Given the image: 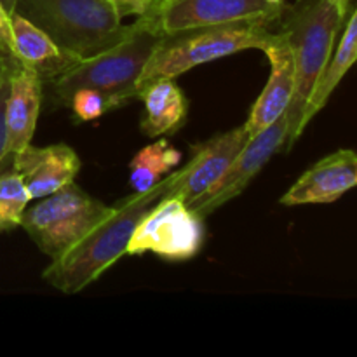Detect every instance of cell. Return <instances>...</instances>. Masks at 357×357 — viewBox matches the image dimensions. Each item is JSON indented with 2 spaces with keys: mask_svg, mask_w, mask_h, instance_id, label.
Here are the masks:
<instances>
[{
  "mask_svg": "<svg viewBox=\"0 0 357 357\" xmlns=\"http://www.w3.org/2000/svg\"><path fill=\"white\" fill-rule=\"evenodd\" d=\"M164 195L166 178L150 190L132 192L112 206L86 236L65 253L52 258L42 272L44 281L65 295H73L93 284L115 261L126 257L136 225Z\"/></svg>",
  "mask_w": 357,
  "mask_h": 357,
  "instance_id": "6da1fadb",
  "label": "cell"
},
{
  "mask_svg": "<svg viewBox=\"0 0 357 357\" xmlns=\"http://www.w3.org/2000/svg\"><path fill=\"white\" fill-rule=\"evenodd\" d=\"M344 23V17L328 0H296L291 6H284L275 21L295 59V93L286 112L288 132L282 146L286 152L303 135L302 117L307 101L333 54Z\"/></svg>",
  "mask_w": 357,
  "mask_h": 357,
  "instance_id": "7a4b0ae2",
  "label": "cell"
},
{
  "mask_svg": "<svg viewBox=\"0 0 357 357\" xmlns=\"http://www.w3.org/2000/svg\"><path fill=\"white\" fill-rule=\"evenodd\" d=\"M162 38L150 16H142L132 23V30L114 47L80 59L79 63L51 80V94L58 105H68L77 89L91 87L101 91L115 108L136 98L138 82L150 56Z\"/></svg>",
  "mask_w": 357,
  "mask_h": 357,
  "instance_id": "3957f363",
  "label": "cell"
},
{
  "mask_svg": "<svg viewBox=\"0 0 357 357\" xmlns=\"http://www.w3.org/2000/svg\"><path fill=\"white\" fill-rule=\"evenodd\" d=\"M14 13L37 24L63 51L79 59L114 47L132 30V24H122L110 0H17Z\"/></svg>",
  "mask_w": 357,
  "mask_h": 357,
  "instance_id": "277c9868",
  "label": "cell"
},
{
  "mask_svg": "<svg viewBox=\"0 0 357 357\" xmlns=\"http://www.w3.org/2000/svg\"><path fill=\"white\" fill-rule=\"evenodd\" d=\"M278 37L271 23L246 21V23L218 24L180 33L162 35L155 51L150 56L138 82L136 98L149 84L160 79H174L195 66L227 58L248 49L265 51Z\"/></svg>",
  "mask_w": 357,
  "mask_h": 357,
  "instance_id": "5b68a950",
  "label": "cell"
},
{
  "mask_svg": "<svg viewBox=\"0 0 357 357\" xmlns=\"http://www.w3.org/2000/svg\"><path fill=\"white\" fill-rule=\"evenodd\" d=\"M37 201V204L26 208L21 227L51 260L86 236L110 209V206L91 197L75 181Z\"/></svg>",
  "mask_w": 357,
  "mask_h": 357,
  "instance_id": "8992f818",
  "label": "cell"
},
{
  "mask_svg": "<svg viewBox=\"0 0 357 357\" xmlns=\"http://www.w3.org/2000/svg\"><path fill=\"white\" fill-rule=\"evenodd\" d=\"M204 218L176 195H164L139 220L126 257L153 253L169 261L197 257L204 246Z\"/></svg>",
  "mask_w": 357,
  "mask_h": 357,
  "instance_id": "52a82bcc",
  "label": "cell"
},
{
  "mask_svg": "<svg viewBox=\"0 0 357 357\" xmlns=\"http://www.w3.org/2000/svg\"><path fill=\"white\" fill-rule=\"evenodd\" d=\"M286 3L267 0H160L150 16L162 35L218 24L264 21L275 24Z\"/></svg>",
  "mask_w": 357,
  "mask_h": 357,
  "instance_id": "ba28073f",
  "label": "cell"
},
{
  "mask_svg": "<svg viewBox=\"0 0 357 357\" xmlns=\"http://www.w3.org/2000/svg\"><path fill=\"white\" fill-rule=\"evenodd\" d=\"M286 132H288V122H286V115H282L264 131L250 136L246 145L227 167L223 176L188 206L201 218H208L216 209L243 194L253 178L272 159V155H275L284 146Z\"/></svg>",
  "mask_w": 357,
  "mask_h": 357,
  "instance_id": "9c48e42d",
  "label": "cell"
},
{
  "mask_svg": "<svg viewBox=\"0 0 357 357\" xmlns=\"http://www.w3.org/2000/svg\"><path fill=\"white\" fill-rule=\"evenodd\" d=\"M248 139L243 124L192 146L190 160L166 176V195L181 197L187 204L194 202L223 176Z\"/></svg>",
  "mask_w": 357,
  "mask_h": 357,
  "instance_id": "30bf717a",
  "label": "cell"
},
{
  "mask_svg": "<svg viewBox=\"0 0 357 357\" xmlns=\"http://www.w3.org/2000/svg\"><path fill=\"white\" fill-rule=\"evenodd\" d=\"M357 187V152L337 150L317 160L281 197L282 206L330 204Z\"/></svg>",
  "mask_w": 357,
  "mask_h": 357,
  "instance_id": "8fae6325",
  "label": "cell"
},
{
  "mask_svg": "<svg viewBox=\"0 0 357 357\" xmlns=\"http://www.w3.org/2000/svg\"><path fill=\"white\" fill-rule=\"evenodd\" d=\"M82 162L72 146L56 143L49 146H24L14 153L13 169L23 178L31 201L51 195L72 183Z\"/></svg>",
  "mask_w": 357,
  "mask_h": 357,
  "instance_id": "7c38bea8",
  "label": "cell"
},
{
  "mask_svg": "<svg viewBox=\"0 0 357 357\" xmlns=\"http://www.w3.org/2000/svg\"><path fill=\"white\" fill-rule=\"evenodd\" d=\"M264 52L271 61V75L244 124L250 136L264 131L286 115L295 93V59L284 35L278 30L275 40Z\"/></svg>",
  "mask_w": 357,
  "mask_h": 357,
  "instance_id": "4fadbf2b",
  "label": "cell"
},
{
  "mask_svg": "<svg viewBox=\"0 0 357 357\" xmlns=\"http://www.w3.org/2000/svg\"><path fill=\"white\" fill-rule=\"evenodd\" d=\"M40 105L42 79L33 70L16 63L9 70L6 98V142L10 153L20 152L31 143Z\"/></svg>",
  "mask_w": 357,
  "mask_h": 357,
  "instance_id": "5bb4252c",
  "label": "cell"
},
{
  "mask_svg": "<svg viewBox=\"0 0 357 357\" xmlns=\"http://www.w3.org/2000/svg\"><path fill=\"white\" fill-rule=\"evenodd\" d=\"M10 40L17 63L33 70L42 82H51L80 61L70 52L63 51L37 24L17 13H10Z\"/></svg>",
  "mask_w": 357,
  "mask_h": 357,
  "instance_id": "9a60e30c",
  "label": "cell"
},
{
  "mask_svg": "<svg viewBox=\"0 0 357 357\" xmlns=\"http://www.w3.org/2000/svg\"><path fill=\"white\" fill-rule=\"evenodd\" d=\"M143 117L139 128L150 138H164L176 132L187 121L188 101L173 79H160L149 84L139 93Z\"/></svg>",
  "mask_w": 357,
  "mask_h": 357,
  "instance_id": "2e32d148",
  "label": "cell"
},
{
  "mask_svg": "<svg viewBox=\"0 0 357 357\" xmlns=\"http://www.w3.org/2000/svg\"><path fill=\"white\" fill-rule=\"evenodd\" d=\"M356 63H357V6L354 13H352V16L349 17L347 26H345L344 35H342L340 38V44H338L337 49H333V54H331L323 75H321V79L317 80L316 87H314L312 94H310L309 101H307L305 112H303V117H302L303 131H305V128L309 126V122L312 121V119L316 117L324 107H326L331 94L335 93L338 84L342 82V79L347 75V72L356 65Z\"/></svg>",
  "mask_w": 357,
  "mask_h": 357,
  "instance_id": "e0dca14e",
  "label": "cell"
},
{
  "mask_svg": "<svg viewBox=\"0 0 357 357\" xmlns=\"http://www.w3.org/2000/svg\"><path fill=\"white\" fill-rule=\"evenodd\" d=\"M181 153L166 138L150 143L129 162V183L132 192H146L180 164Z\"/></svg>",
  "mask_w": 357,
  "mask_h": 357,
  "instance_id": "ac0fdd59",
  "label": "cell"
},
{
  "mask_svg": "<svg viewBox=\"0 0 357 357\" xmlns=\"http://www.w3.org/2000/svg\"><path fill=\"white\" fill-rule=\"evenodd\" d=\"M30 202V192L16 171L9 169L0 174V232H10L21 227Z\"/></svg>",
  "mask_w": 357,
  "mask_h": 357,
  "instance_id": "d6986e66",
  "label": "cell"
},
{
  "mask_svg": "<svg viewBox=\"0 0 357 357\" xmlns=\"http://www.w3.org/2000/svg\"><path fill=\"white\" fill-rule=\"evenodd\" d=\"M68 107L72 108L73 117L79 122L96 121L101 115H105L107 112L115 108L107 94H103L101 91L91 89V87L77 89L75 93H73V96L70 98Z\"/></svg>",
  "mask_w": 357,
  "mask_h": 357,
  "instance_id": "ffe728a7",
  "label": "cell"
},
{
  "mask_svg": "<svg viewBox=\"0 0 357 357\" xmlns=\"http://www.w3.org/2000/svg\"><path fill=\"white\" fill-rule=\"evenodd\" d=\"M7 91H9V73H7V75L3 77L2 82H0V174L13 169V162H14V153H10L9 150H7V142H6Z\"/></svg>",
  "mask_w": 357,
  "mask_h": 357,
  "instance_id": "44dd1931",
  "label": "cell"
},
{
  "mask_svg": "<svg viewBox=\"0 0 357 357\" xmlns=\"http://www.w3.org/2000/svg\"><path fill=\"white\" fill-rule=\"evenodd\" d=\"M110 2L114 3L122 17L131 16V14L142 17L152 13L159 6L160 0H110Z\"/></svg>",
  "mask_w": 357,
  "mask_h": 357,
  "instance_id": "7402d4cb",
  "label": "cell"
},
{
  "mask_svg": "<svg viewBox=\"0 0 357 357\" xmlns=\"http://www.w3.org/2000/svg\"><path fill=\"white\" fill-rule=\"evenodd\" d=\"M0 58L7 61H17L13 54V40H10V14L0 2Z\"/></svg>",
  "mask_w": 357,
  "mask_h": 357,
  "instance_id": "603a6c76",
  "label": "cell"
},
{
  "mask_svg": "<svg viewBox=\"0 0 357 357\" xmlns=\"http://www.w3.org/2000/svg\"><path fill=\"white\" fill-rule=\"evenodd\" d=\"M328 2L331 3V6L335 7V9L338 10V14H340L342 17H347V14H349V10H351V3H352V0H328Z\"/></svg>",
  "mask_w": 357,
  "mask_h": 357,
  "instance_id": "cb8c5ba5",
  "label": "cell"
},
{
  "mask_svg": "<svg viewBox=\"0 0 357 357\" xmlns=\"http://www.w3.org/2000/svg\"><path fill=\"white\" fill-rule=\"evenodd\" d=\"M16 63L17 61H7V59L0 58V82H2L3 77H6L7 73H9V70L13 68V66L16 65Z\"/></svg>",
  "mask_w": 357,
  "mask_h": 357,
  "instance_id": "d4e9b609",
  "label": "cell"
},
{
  "mask_svg": "<svg viewBox=\"0 0 357 357\" xmlns=\"http://www.w3.org/2000/svg\"><path fill=\"white\" fill-rule=\"evenodd\" d=\"M0 2H2V6L6 7V10L7 13H14V9H16V2L17 0H0Z\"/></svg>",
  "mask_w": 357,
  "mask_h": 357,
  "instance_id": "484cf974",
  "label": "cell"
},
{
  "mask_svg": "<svg viewBox=\"0 0 357 357\" xmlns=\"http://www.w3.org/2000/svg\"><path fill=\"white\" fill-rule=\"evenodd\" d=\"M267 2H271V3H284V0H267Z\"/></svg>",
  "mask_w": 357,
  "mask_h": 357,
  "instance_id": "4316f807",
  "label": "cell"
}]
</instances>
